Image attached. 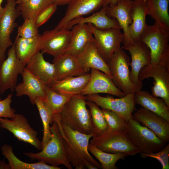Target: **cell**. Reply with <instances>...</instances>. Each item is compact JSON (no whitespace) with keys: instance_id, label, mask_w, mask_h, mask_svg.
I'll return each instance as SVG.
<instances>
[{"instance_id":"cell-1","label":"cell","mask_w":169,"mask_h":169,"mask_svg":"<svg viewBox=\"0 0 169 169\" xmlns=\"http://www.w3.org/2000/svg\"><path fill=\"white\" fill-rule=\"evenodd\" d=\"M86 101L85 96H72L59 114L60 120L73 130L94 134L90 113L87 108Z\"/></svg>"},{"instance_id":"cell-2","label":"cell","mask_w":169,"mask_h":169,"mask_svg":"<svg viewBox=\"0 0 169 169\" xmlns=\"http://www.w3.org/2000/svg\"><path fill=\"white\" fill-rule=\"evenodd\" d=\"M139 41L149 48L151 63L160 64L169 68V31L155 22L153 25H147Z\"/></svg>"},{"instance_id":"cell-3","label":"cell","mask_w":169,"mask_h":169,"mask_svg":"<svg viewBox=\"0 0 169 169\" xmlns=\"http://www.w3.org/2000/svg\"><path fill=\"white\" fill-rule=\"evenodd\" d=\"M52 124L50 127L51 138L41 151L35 153L25 152L24 154L32 160L42 161L54 166L63 165L68 169H72V166L68 159L58 125L54 120Z\"/></svg>"},{"instance_id":"cell-4","label":"cell","mask_w":169,"mask_h":169,"mask_svg":"<svg viewBox=\"0 0 169 169\" xmlns=\"http://www.w3.org/2000/svg\"><path fill=\"white\" fill-rule=\"evenodd\" d=\"M108 65L113 83L125 95L134 94L141 90L143 85L142 82L136 85L131 80L129 69L131 65L130 58L121 47L114 52Z\"/></svg>"},{"instance_id":"cell-5","label":"cell","mask_w":169,"mask_h":169,"mask_svg":"<svg viewBox=\"0 0 169 169\" xmlns=\"http://www.w3.org/2000/svg\"><path fill=\"white\" fill-rule=\"evenodd\" d=\"M126 132L130 141L141 153L156 152L166 145L152 131L132 118L127 122Z\"/></svg>"},{"instance_id":"cell-6","label":"cell","mask_w":169,"mask_h":169,"mask_svg":"<svg viewBox=\"0 0 169 169\" xmlns=\"http://www.w3.org/2000/svg\"><path fill=\"white\" fill-rule=\"evenodd\" d=\"M92 137L90 143L105 152L122 153L126 156L141 153L130 141L126 131H107Z\"/></svg>"},{"instance_id":"cell-7","label":"cell","mask_w":169,"mask_h":169,"mask_svg":"<svg viewBox=\"0 0 169 169\" xmlns=\"http://www.w3.org/2000/svg\"><path fill=\"white\" fill-rule=\"evenodd\" d=\"M149 78H153L152 95L160 97L169 107V68L160 64L151 63L143 67L138 74L139 81Z\"/></svg>"},{"instance_id":"cell-8","label":"cell","mask_w":169,"mask_h":169,"mask_svg":"<svg viewBox=\"0 0 169 169\" xmlns=\"http://www.w3.org/2000/svg\"><path fill=\"white\" fill-rule=\"evenodd\" d=\"M134 94H131L118 98L108 95L102 96L98 94L86 96V100L92 102L103 109L111 110L127 122L132 118L136 110Z\"/></svg>"},{"instance_id":"cell-9","label":"cell","mask_w":169,"mask_h":169,"mask_svg":"<svg viewBox=\"0 0 169 169\" xmlns=\"http://www.w3.org/2000/svg\"><path fill=\"white\" fill-rule=\"evenodd\" d=\"M92 33L94 42L100 55L108 64L114 52L121 47L124 41L121 29L112 28L102 30L87 24Z\"/></svg>"},{"instance_id":"cell-10","label":"cell","mask_w":169,"mask_h":169,"mask_svg":"<svg viewBox=\"0 0 169 169\" xmlns=\"http://www.w3.org/2000/svg\"><path fill=\"white\" fill-rule=\"evenodd\" d=\"M16 0H7L0 14V63L6 58V52L13 44L10 36L17 25L15 22L21 15L16 6Z\"/></svg>"},{"instance_id":"cell-11","label":"cell","mask_w":169,"mask_h":169,"mask_svg":"<svg viewBox=\"0 0 169 169\" xmlns=\"http://www.w3.org/2000/svg\"><path fill=\"white\" fill-rule=\"evenodd\" d=\"M8 56L0 63V93L15 90L19 74L22 75L25 67L17 57L14 43L9 49Z\"/></svg>"},{"instance_id":"cell-12","label":"cell","mask_w":169,"mask_h":169,"mask_svg":"<svg viewBox=\"0 0 169 169\" xmlns=\"http://www.w3.org/2000/svg\"><path fill=\"white\" fill-rule=\"evenodd\" d=\"M0 126L12 133L18 140L30 144L38 150L41 149V142L37 137V132L23 115L15 114L11 120L0 117Z\"/></svg>"},{"instance_id":"cell-13","label":"cell","mask_w":169,"mask_h":169,"mask_svg":"<svg viewBox=\"0 0 169 169\" xmlns=\"http://www.w3.org/2000/svg\"><path fill=\"white\" fill-rule=\"evenodd\" d=\"M71 31L54 28L45 31L40 36V51L58 57L66 53L69 47Z\"/></svg>"},{"instance_id":"cell-14","label":"cell","mask_w":169,"mask_h":169,"mask_svg":"<svg viewBox=\"0 0 169 169\" xmlns=\"http://www.w3.org/2000/svg\"><path fill=\"white\" fill-rule=\"evenodd\" d=\"M90 76L86 86L79 94L85 96L105 93L119 97L125 95L115 84L109 76L98 69H91Z\"/></svg>"},{"instance_id":"cell-15","label":"cell","mask_w":169,"mask_h":169,"mask_svg":"<svg viewBox=\"0 0 169 169\" xmlns=\"http://www.w3.org/2000/svg\"><path fill=\"white\" fill-rule=\"evenodd\" d=\"M133 113V118L152 131L164 143H168L169 122L142 107L136 110Z\"/></svg>"},{"instance_id":"cell-16","label":"cell","mask_w":169,"mask_h":169,"mask_svg":"<svg viewBox=\"0 0 169 169\" xmlns=\"http://www.w3.org/2000/svg\"><path fill=\"white\" fill-rule=\"evenodd\" d=\"M133 0H119L115 4L107 6L106 12L109 17L115 19L123 30L124 47H126L134 43L130 37L129 27L132 23L131 10Z\"/></svg>"},{"instance_id":"cell-17","label":"cell","mask_w":169,"mask_h":169,"mask_svg":"<svg viewBox=\"0 0 169 169\" xmlns=\"http://www.w3.org/2000/svg\"><path fill=\"white\" fill-rule=\"evenodd\" d=\"M104 0H72L62 19L54 28L65 29L68 23L76 18L94 13L102 7Z\"/></svg>"},{"instance_id":"cell-18","label":"cell","mask_w":169,"mask_h":169,"mask_svg":"<svg viewBox=\"0 0 169 169\" xmlns=\"http://www.w3.org/2000/svg\"><path fill=\"white\" fill-rule=\"evenodd\" d=\"M128 50L131 57L130 78L132 83L137 85L142 82L138 79V74L144 66L151 64V54L149 47L145 43L138 41L128 46L122 48Z\"/></svg>"},{"instance_id":"cell-19","label":"cell","mask_w":169,"mask_h":169,"mask_svg":"<svg viewBox=\"0 0 169 169\" xmlns=\"http://www.w3.org/2000/svg\"><path fill=\"white\" fill-rule=\"evenodd\" d=\"M75 56L86 73H89L91 69H95L102 71L112 79L108 65L100 54L94 40L88 43L83 50Z\"/></svg>"},{"instance_id":"cell-20","label":"cell","mask_w":169,"mask_h":169,"mask_svg":"<svg viewBox=\"0 0 169 169\" xmlns=\"http://www.w3.org/2000/svg\"><path fill=\"white\" fill-rule=\"evenodd\" d=\"M21 75L23 81L17 84L15 88L16 95L18 97L27 95L33 105H35V100L37 98L44 100L45 95L44 83L25 68Z\"/></svg>"},{"instance_id":"cell-21","label":"cell","mask_w":169,"mask_h":169,"mask_svg":"<svg viewBox=\"0 0 169 169\" xmlns=\"http://www.w3.org/2000/svg\"><path fill=\"white\" fill-rule=\"evenodd\" d=\"M39 51L27 64L25 68L46 85L50 86L56 80L55 67L44 59Z\"/></svg>"},{"instance_id":"cell-22","label":"cell","mask_w":169,"mask_h":169,"mask_svg":"<svg viewBox=\"0 0 169 169\" xmlns=\"http://www.w3.org/2000/svg\"><path fill=\"white\" fill-rule=\"evenodd\" d=\"M53 62L55 69L56 80L87 74L75 56L65 53L54 58Z\"/></svg>"},{"instance_id":"cell-23","label":"cell","mask_w":169,"mask_h":169,"mask_svg":"<svg viewBox=\"0 0 169 169\" xmlns=\"http://www.w3.org/2000/svg\"><path fill=\"white\" fill-rule=\"evenodd\" d=\"M147 10L146 0H133L131 10L132 23L129 26V32L134 43L139 40L140 36L148 25L146 22Z\"/></svg>"},{"instance_id":"cell-24","label":"cell","mask_w":169,"mask_h":169,"mask_svg":"<svg viewBox=\"0 0 169 169\" xmlns=\"http://www.w3.org/2000/svg\"><path fill=\"white\" fill-rule=\"evenodd\" d=\"M107 7H102L99 11L93 13L89 16L80 17L74 19L68 23L65 29L70 30L76 24L83 23L91 24L97 28L102 30L112 28L121 29L117 20L107 15Z\"/></svg>"},{"instance_id":"cell-25","label":"cell","mask_w":169,"mask_h":169,"mask_svg":"<svg viewBox=\"0 0 169 169\" xmlns=\"http://www.w3.org/2000/svg\"><path fill=\"white\" fill-rule=\"evenodd\" d=\"M59 122L64 134L76 149L89 162L98 169L100 168V163L93 158L88 150L90 139L94 134H86L73 130L61 121L60 118Z\"/></svg>"},{"instance_id":"cell-26","label":"cell","mask_w":169,"mask_h":169,"mask_svg":"<svg viewBox=\"0 0 169 169\" xmlns=\"http://www.w3.org/2000/svg\"><path fill=\"white\" fill-rule=\"evenodd\" d=\"M90 76L89 73L80 76L67 77L56 80L49 86L64 95L72 96L79 95L87 84Z\"/></svg>"},{"instance_id":"cell-27","label":"cell","mask_w":169,"mask_h":169,"mask_svg":"<svg viewBox=\"0 0 169 169\" xmlns=\"http://www.w3.org/2000/svg\"><path fill=\"white\" fill-rule=\"evenodd\" d=\"M135 104L154 112L169 122V107L161 98L151 94L147 91L139 90L134 94Z\"/></svg>"},{"instance_id":"cell-28","label":"cell","mask_w":169,"mask_h":169,"mask_svg":"<svg viewBox=\"0 0 169 169\" xmlns=\"http://www.w3.org/2000/svg\"><path fill=\"white\" fill-rule=\"evenodd\" d=\"M70 43L65 53L76 56L80 53L88 43L94 40L87 24H78L71 28Z\"/></svg>"},{"instance_id":"cell-29","label":"cell","mask_w":169,"mask_h":169,"mask_svg":"<svg viewBox=\"0 0 169 169\" xmlns=\"http://www.w3.org/2000/svg\"><path fill=\"white\" fill-rule=\"evenodd\" d=\"M59 120V114H54L53 120H55L58 125L68 159L72 166L76 169H98L86 160L69 141L63 131Z\"/></svg>"},{"instance_id":"cell-30","label":"cell","mask_w":169,"mask_h":169,"mask_svg":"<svg viewBox=\"0 0 169 169\" xmlns=\"http://www.w3.org/2000/svg\"><path fill=\"white\" fill-rule=\"evenodd\" d=\"M40 35L30 38L16 37L14 42L16 55L25 66L31 59L40 51Z\"/></svg>"},{"instance_id":"cell-31","label":"cell","mask_w":169,"mask_h":169,"mask_svg":"<svg viewBox=\"0 0 169 169\" xmlns=\"http://www.w3.org/2000/svg\"><path fill=\"white\" fill-rule=\"evenodd\" d=\"M2 154L8 160V169H60L61 167L49 165L42 161L35 163H29L18 159L13 151L12 146L6 144L1 147Z\"/></svg>"},{"instance_id":"cell-32","label":"cell","mask_w":169,"mask_h":169,"mask_svg":"<svg viewBox=\"0 0 169 169\" xmlns=\"http://www.w3.org/2000/svg\"><path fill=\"white\" fill-rule=\"evenodd\" d=\"M147 14L160 26L169 31V0H146Z\"/></svg>"},{"instance_id":"cell-33","label":"cell","mask_w":169,"mask_h":169,"mask_svg":"<svg viewBox=\"0 0 169 169\" xmlns=\"http://www.w3.org/2000/svg\"><path fill=\"white\" fill-rule=\"evenodd\" d=\"M88 150L99 161L103 169H117L116 162L123 159L126 156L122 153H110L103 151L90 143L88 146Z\"/></svg>"},{"instance_id":"cell-34","label":"cell","mask_w":169,"mask_h":169,"mask_svg":"<svg viewBox=\"0 0 169 169\" xmlns=\"http://www.w3.org/2000/svg\"><path fill=\"white\" fill-rule=\"evenodd\" d=\"M45 98L44 100L52 115L59 114L72 96L60 94L45 85Z\"/></svg>"},{"instance_id":"cell-35","label":"cell","mask_w":169,"mask_h":169,"mask_svg":"<svg viewBox=\"0 0 169 169\" xmlns=\"http://www.w3.org/2000/svg\"><path fill=\"white\" fill-rule=\"evenodd\" d=\"M35 104L38 109L43 127V136L41 142V150L51 138L52 133L49 125L52 124L53 123V116L46 106L44 99L40 98H37L35 100Z\"/></svg>"},{"instance_id":"cell-36","label":"cell","mask_w":169,"mask_h":169,"mask_svg":"<svg viewBox=\"0 0 169 169\" xmlns=\"http://www.w3.org/2000/svg\"><path fill=\"white\" fill-rule=\"evenodd\" d=\"M52 4L50 0H25L16 7L24 20L28 18L35 19L38 13Z\"/></svg>"},{"instance_id":"cell-37","label":"cell","mask_w":169,"mask_h":169,"mask_svg":"<svg viewBox=\"0 0 169 169\" xmlns=\"http://www.w3.org/2000/svg\"><path fill=\"white\" fill-rule=\"evenodd\" d=\"M86 105L90 109L94 136L107 132L108 126L101 110L97 105L90 101H86Z\"/></svg>"},{"instance_id":"cell-38","label":"cell","mask_w":169,"mask_h":169,"mask_svg":"<svg viewBox=\"0 0 169 169\" xmlns=\"http://www.w3.org/2000/svg\"><path fill=\"white\" fill-rule=\"evenodd\" d=\"M101 110L108 126L107 131H126L127 122L111 110Z\"/></svg>"},{"instance_id":"cell-39","label":"cell","mask_w":169,"mask_h":169,"mask_svg":"<svg viewBox=\"0 0 169 169\" xmlns=\"http://www.w3.org/2000/svg\"><path fill=\"white\" fill-rule=\"evenodd\" d=\"M24 20L23 23L18 28L16 37L30 38L40 34L38 28L35 24V19L28 18Z\"/></svg>"},{"instance_id":"cell-40","label":"cell","mask_w":169,"mask_h":169,"mask_svg":"<svg viewBox=\"0 0 169 169\" xmlns=\"http://www.w3.org/2000/svg\"><path fill=\"white\" fill-rule=\"evenodd\" d=\"M142 158L150 157L155 159L161 163L162 169H169V144L161 150L155 153L146 154L141 153Z\"/></svg>"},{"instance_id":"cell-41","label":"cell","mask_w":169,"mask_h":169,"mask_svg":"<svg viewBox=\"0 0 169 169\" xmlns=\"http://www.w3.org/2000/svg\"><path fill=\"white\" fill-rule=\"evenodd\" d=\"M12 94H9L4 100H0V117L13 118L15 115V110L11 107Z\"/></svg>"},{"instance_id":"cell-42","label":"cell","mask_w":169,"mask_h":169,"mask_svg":"<svg viewBox=\"0 0 169 169\" xmlns=\"http://www.w3.org/2000/svg\"><path fill=\"white\" fill-rule=\"evenodd\" d=\"M57 7V6L52 3L41 11L35 19L36 26L38 28L48 21L55 12Z\"/></svg>"},{"instance_id":"cell-43","label":"cell","mask_w":169,"mask_h":169,"mask_svg":"<svg viewBox=\"0 0 169 169\" xmlns=\"http://www.w3.org/2000/svg\"><path fill=\"white\" fill-rule=\"evenodd\" d=\"M72 0H50L52 3L58 6L68 5Z\"/></svg>"},{"instance_id":"cell-44","label":"cell","mask_w":169,"mask_h":169,"mask_svg":"<svg viewBox=\"0 0 169 169\" xmlns=\"http://www.w3.org/2000/svg\"><path fill=\"white\" fill-rule=\"evenodd\" d=\"M119 0H104L102 7L115 4Z\"/></svg>"},{"instance_id":"cell-45","label":"cell","mask_w":169,"mask_h":169,"mask_svg":"<svg viewBox=\"0 0 169 169\" xmlns=\"http://www.w3.org/2000/svg\"><path fill=\"white\" fill-rule=\"evenodd\" d=\"M3 0H0V14L2 13L3 9V7L2 6V4Z\"/></svg>"},{"instance_id":"cell-46","label":"cell","mask_w":169,"mask_h":169,"mask_svg":"<svg viewBox=\"0 0 169 169\" xmlns=\"http://www.w3.org/2000/svg\"><path fill=\"white\" fill-rule=\"evenodd\" d=\"M25 0H18V1H16V3L17 4H18Z\"/></svg>"},{"instance_id":"cell-47","label":"cell","mask_w":169,"mask_h":169,"mask_svg":"<svg viewBox=\"0 0 169 169\" xmlns=\"http://www.w3.org/2000/svg\"><path fill=\"white\" fill-rule=\"evenodd\" d=\"M2 100V99L1 97H0V100Z\"/></svg>"},{"instance_id":"cell-48","label":"cell","mask_w":169,"mask_h":169,"mask_svg":"<svg viewBox=\"0 0 169 169\" xmlns=\"http://www.w3.org/2000/svg\"><path fill=\"white\" fill-rule=\"evenodd\" d=\"M18 0H16V1H18Z\"/></svg>"}]
</instances>
